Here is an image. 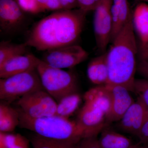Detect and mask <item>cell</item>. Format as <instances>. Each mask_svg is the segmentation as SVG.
Listing matches in <instances>:
<instances>
[{
	"mask_svg": "<svg viewBox=\"0 0 148 148\" xmlns=\"http://www.w3.org/2000/svg\"><path fill=\"white\" fill-rule=\"evenodd\" d=\"M29 140L33 148H74L78 142L48 139L36 134L32 135Z\"/></svg>",
	"mask_w": 148,
	"mask_h": 148,
	"instance_id": "cell-21",
	"label": "cell"
},
{
	"mask_svg": "<svg viewBox=\"0 0 148 148\" xmlns=\"http://www.w3.org/2000/svg\"><path fill=\"white\" fill-rule=\"evenodd\" d=\"M142 2H148V0H139Z\"/></svg>",
	"mask_w": 148,
	"mask_h": 148,
	"instance_id": "cell-35",
	"label": "cell"
},
{
	"mask_svg": "<svg viewBox=\"0 0 148 148\" xmlns=\"http://www.w3.org/2000/svg\"><path fill=\"white\" fill-rule=\"evenodd\" d=\"M79 8L86 12L94 11L102 0H77Z\"/></svg>",
	"mask_w": 148,
	"mask_h": 148,
	"instance_id": "cell-28",
	"label": "cell"
},
{
	"mask_svg": "<svg viewBox=\"0 0 148 148\" xmlns=\"http://www.w3.org/2000/svg\"><path fill=\"white\" fill-rule=\"evenodd\" d=\"M27 46L25 42L17 44L1 42L0 44V66L10 58L25 54Z\"/></svg>",
	"mask_w": 148,
	"mask_h": 148,
	"instance_id": "cell-22",
	"label": "cell"
},
{
	"mask_svg": "<svg viewBox=\"0 0 148 148\" xmlns=\"http://www.w3.org/2000/svg\"><path fill=\"white\" fill-rule=\"evenodd\" d=\"M36 70L44 89L56 102L65 96L78 92L77 81L73 73L53 68L41 60Z\"/></svg>",
	"mask_w": 148,
	"mask_h": 148,
	"instance_id": "cell-4",
	"label": "cell"
},
{
	"mask_svg": "<svg viewBox=\"0 0 148 148\" xmlns=\"http://www.w3.org/2000/svg\"><path fill=\"white\" fill-rule=\"evenodd\" d=\"M111 13L113 29L111 41H112L132 16L128 0H113Z\"/></svg>",
	"mask_w": 148,
	"mask_h": 148,
	"instance_id": "cell-15",
	"label": "cell"
},
{
	"mask_svg": "<svg viewBox=\"0 0 148 148\" xmlns=\"http://www.w3.org/2000/svg\"><path fill=\"white\" fill-rule=\"evenodd\" d=\"M43 89L36 69L0 79V99L7 103Z\"/></svg>",
	"mask_w": 148,
	"mask_h": 148,
	"instance_id": "cell-5",
	"label": "cell"
},
{
	"mask_svg": "<svg viewBox=\"0 0 148 148\" xmlns=\"http://www.w3.org/2000/svg\"><path fill=\"white\" fill-rule=\"evenodd\" d=\"M134 29L141 41V45L148 42V5L140 3L135 8L132 16Z\"/></svg>",
	"mask_w": 148,
	"mask_h": 148,
	"instance_id": "cell-17",
	"label": "cell"
},
{
	"mask_svg": "<svg viewBox=\"0 0 148 148\" xmlns=\"http://www.w3.org/2000/svg\"><path fill=\"white\" fill-rule=\"evenodd\" d=\"M136 137L140 140V143L148 145V119L140 129Z\"/></svg>",
	"mask_w": 148,
	"mask_h": 148,
	"instance_id": "cell-29",
	"label": "cell"
},
{
	"mask_svg": "<svg viewBox=\"0 0 148 148\" xmlns=\"http://www.w3.org/2000/svg\"><path fill=\"white\" fill-rule=\"evenodd\" d=\"M19 114L17 109L8 105V103L0 104V132L7 133L12 132L19 126Z\"/></svg>",
	"mask_w": 148,
	"mask_h": 148,
	"instance_id": "cell-19",
	"label": "cell"
},
{
	"mask_svg": "<svg viewBox=\"0 0 148 148\" xmlns=\"http://www.w3.org/2000/svg\"><path fill=\"white\" fill-rule=\"evenodd\" d=\"M132 16L114 38L107 51L109 78L106 84L120 86L134 92L138 49Z\"/></svg>",
	"mask_w": 148,
	"mask_h": 148,
	"instance_id": "cell-2",
	"label": "cell"
},
{
	"mask_svg": "<svg viewBox=\"0 0 148 148\" xmlns=\"http://www.w3.org/2000/svg\"><path fill=\"white\" fill-rule=\"evenodd\" d=\"M134 92L148 108V79H135Z\"/></svg>",
	"mask_w": 148,
	"mask_h": 148,
	"instance_id": "cell-24",
	"label": "cell"
},
{
	"mask_svg": "<svg viewBox=\"0 0 148 148\" xmlns=\"http://www.w3.org/2000/svg\"><path fill=\"white\" fill-rule=\"evenodd\" d=\"M40 60L32 54L15 56L0 66V77L5 78L36 69Z\"/></svg>",
	"mask_w": 148,
	"mask_h": 148,
	"instance_id": "cell-13",
	"label": "cell"
},
{
	"mask_svg": "<svg viewBox=\"0 0 148 148\" xmlns=\"http://www.w3.org/2000/svg\"><path fill=\"white\" fill-rule=\"evenodd\" d=\"M18 5L22 10L31 13L42 12L37 0H16Z\"/></svg>",
	"mask_w": 148,
	"mask_h": 148,
	"instance_id": "cell-25",
	"label": "cell"
},
{
	"mask_svg": "<svg viewBox=\"0 0 148 148\" xmlns=\"http://www.w3.org/2000/svg\"><path fill=\"white\" fill-rule=\"evenodd\" d=\"M98 142L101 148H132L138 145L130 138L109 128L108 125L101 131Z\"/></svg>",
	"mask_w": 148,
	"mask_h": 148,
	"instance_id": "cell-16",
	"label": "cell"
},
{
	"mask_svg": "<svg viewBox=\"0 0 148 148\" xmlns=\"http://www.w3.org/2000/svg\"><path fill=\"white\" fill-rule=\"evenodd\" d=\"M148 119V108L137 98L119 121L118 126L124 132L137 136Z\"/></svg>",
	"mask_w": 148,
	"mask_h": 148,
	"instance_id": "cell-11",
	"label": "cell"
},
{
	"mask_svg": "<svg viewBox=\"0 0 148 148\" xmlns=\"http://www.w3.org/2000/svg\"><path fill=\"white\" fill-rule=\"evenodd\" d=\"M88 56L84 49L74 44L46 51L41 60L49 66L62 69L73 68L86 60Z\"/></svg>",
	"mask_w": 148,
	"mask_h": 148,
	"instance_id": "cell-7",
	"label": "cell"
},
{
	"mask_svg": "<svg viewBox=\"0 0 148 148\" xmlns=\"http://www.w3.org/2000/svg\"><path fill=\"white\" fill-rule=\"evenodd\" d=\"M137 71L140 75L148 79V61L140 60L137 66Z\"/></svg>",
	"mask_w": 148,
	"mask_h": 148,
	"instance_id": "cell-31",
	"label": "cell"
},
{
	"mask_svg": "<svg viewBox=\"0 0 148 148\" xmlns=\"http://www.w3.org/2000/svg\"><path fill=\"white\" fill-rule=\"evenodd\" d=\"M59 1L63 10H70L79 8L77 0H59Z\"/></svg>",
	"mask_w": 148,
	"mask_h": 148,
	"instance_id": "cell-30",
	"label": "cell"
},
{
	"mask_svg": "<svg viewBox=\"0 0 148 148\" xmlns=\"http://www.w3.org/2000/svg\"><path fill=\"white\" fill-rule=\"evenodd\" d=\"M5 141L7 148H29L30 140L21 134L4 133Z\"/></svg>",
	"mask_w": 148,
	"mask_h": 148,
	"instance_id": "cell-23",
	"label": "cell"
},
{
	"mask_svg": "<svg viewBox=\"0 0 148 148\" xmlns=\"http://www.w3.org/2000/svg\"><path fill=\"white\" fill-rule=\"evenodd\" d=\"M18 108L32 118L56 115L57 102L44 89L28 93L17 101Z\"/></svg>",
	"mask_w": 148,
	"mask_h": 148,
	"instance_id": "cell-6",
	"label": "cell"
},
{
	"mask_svg": "<svg viewBox=\"0 0 148 148\" xmlns=\"http://www.w3.org/2000/svg\"><path fill=\"white\" fill-rule=\"evenodd\" d=\"M0 148H7L5 141L4 133L0 132Z\"/></svg>",
	"mask_w": 148,
	"mask_h": 148,
	"instance_id": "cell-33",
	"label": "cell"
},
{
	"mask_svg": "<svg viewBox=\"0 0 148 148\" xmlns=\"http://www.w3.org/2000/svg\"><path fill=\"white\" fill-rule=\"evenodd\" d=\"M139 53L140 60L148 61V42L145 45L140 46Z\"/></svg>",
	"mask_w": 148,
	"mask_h": 148,
	"instance_id": "cell-32",
	"label": "cell"
},
{
	"mask_svg": "<svg viewBox=\"0 0 148 148\" xmlns=\"http://www.w3.org/2000/svg\"><path fill=\"white\" fill-rule=\"evenodd\" d=\"M132 148H148V145L142 144V143H138L134 147Z\"/></svg>",
	"mask_w": 148,
	"mask_h": 148,
	"instance_id": "cell-34",
	"label": "cell"
},
{
	"mask_svg": "<svg viewBox=\"0 0 148 148\" xmlns=\"http://www.w3.org/2000/svg\"><path fill=\"white\" fill-rule=\"evenodd\" d=\"M42 11H58L62 9L59 0H37Z\"/></svg>",
	"mask_w": 148,
	"mask_h": 148,
	"instance_id": "cell-27",
	"label": "cell"
},
{
	"mask_svg": "<svg viewBox=\"0 0 148 148\" xmlns=\"http://www.w3.org/2000/svg\"><path fill=\"white\" fill-rule=\"evenodd\" d=\"M81 100V95L78 92L65 96L57 102L56 115L69 119L77 109Z\"/></svg>",
	"mask_w": 148,
	"mask_h": 148,
	"instance_id": "cell-20",
	"label": "cell"
},
{
	"mask_svg": "<svg viewBox=\"0 0 148 148\" xmlns=\"http://www.w3.org/2000/svg\"><path fill=\"white\" fill-rule=\"evenodd\" d=\"M86 13L79 8L56 11L36 24L25 43L43 51L74 45L82 32Z\"/></svg>",
	"mask_w": 148,
	"mask_h": 148,
	"instance_id": "cell-1",
	"label": "cell"
},
{
	"mask_svg": "<svg viewBox=\"0 0 148 148\" xmlns=\"http://www.w3.org/2000/svg\"><path fill=\"white\" fill-rule=\"evenodd\" d=\"M74 148H101L97 136L84 137L75 145Z\"/></svg>",
	"mask_w": 148,
	"mask_h": 148,
	"instance_id": "cell-26",
	"label": "cell"
},
{
	"mask_svg": "<svg viewBox=\"0 0 148 148\" xmlns=\"http://www.w3.org/2000/svg\"><path fill=\"white\" fill-rule=\"evenodd\" d=\"M113 0H102L95 9L93 27L96 46L102 53L106 52L111 40L113 29L111 8Z\"/></svg>",
	"mask_w": 148,
	"mask_h": 148,
	"instance_id": "cell-9",
	"label": "cell"
},
{
	"mask_svg": "<svg viewBox=\"0 0 148 148\" xmlns=\"http://www.w3.org/2000/svg\"><path fill=\"white\" fill-rule=\"evenodd\" d=\"M87 74L88 79L94 84L98 86L107 84L109 78L107 52L102 53L89 62Z\"/></svg>",
	"mask_w": 148,
	"mask_h": 148,
	"instance_id": "cell-14",
	"label": "cell"
},
{
	"mask_svg": "<svg viewBox=\"0 0 148 148\" xmlns=\"http://www.w3.org/2000/svg\"><path fill=\"white\" fill-rule=\"evenodd\" d=\"M111 95L110 110L106 115L108 124L119 121L130 107L135 102L130 92L124 87L118 85L105 84Z\"/></svg>",
	"mask_w": 148,
	"mask_h": 148,
	"instance_id": "cell-10",
	"label": "cell"
},
{
	"mask_svg": "<svg viewBox=\"0 0 148 148\" xmlns=\"http://www.w3.org/2000/svg\"><path fill=\"white\" fill-rule=\"evenodd\" d=\"M84 99L90 101L101 109L106 115L110 108V94L105 85H98L89 89L85 93Z\"/></svg>",
	"mask_w": 148,
	"mask_h": 148,
	"instance_id": "cell-18",
	"label": "cell"
},
{
	"mask_svg": "<svg viewBox=\"0 0 148 148\" xmlns=\"http://www.w3.org/2000/svg\"><path fill=\"white\" fill-rule=\"evenodd\" d=\"M75 122L82 138L97 136L108 125L106 113L86 100H84V104L78 114Z\"/></svg>",
	"mask_w": 148,
	"mask_h": 148,
	"instance_id": "cell-8",
	"label": "cell"
},
{
	"mask_svg": "<svg viewBox=\"0 0 148 148\" xmlns=\"http://www.w3.org/2000/svg\"><path fill=\"white\" fill-rule=\"evenodd\" d=\"M22 10L15 0H0V27L12 32L21 25L24 19Z\"/></svg>",
	"mask_w": 148,
	"mask_h": 148,
	"instance_id": "cell-12",
	"label": "cell"
},
{
	"mask_svg": "<svg viewBox=\"0 0 148 148\" xmlns=\"http://www.w3.org/2000/svg\"><path fill=\"white\" fill-rule=\"evenodd\" d=\"M19 126L48 139L78 142L82 138L75 121L57 115L40 118L28 116L19 109Z\"/></svg>",
	"mask_w": 148,
	"mask_h": 148,
	"instance_id": "cell-3",
	"label": "cell"
}]
</instances>
